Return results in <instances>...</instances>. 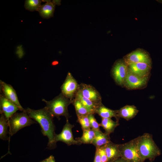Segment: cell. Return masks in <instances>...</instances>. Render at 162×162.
Returning <instances> with one entry per match:
<instances>
[{
  "label": "cell",
  "instance_id": "cell-19",
  "mask_svg": "<svg viewBox=\"0 0 162 162\" xmlns=\"http://www.w3.org/2000/svg\"><path fill=\"white\" fill-rule=\"evenodd\" d=\"M110 141V134L103 133L100 130L95 131V136L92 144L96 148H98L105 145Z\"/></svg>",
  "mask_w": 162,
  "mask_h": 162
},
{
  "label": "cell",
  "instance_id": "cell-25",
  "mask_svg": "<svg viewBox=\"0 0 162 162\" xmlns=\"http://www.w3.org/2000/svg\"><path fill=\"white\" fill-rule=\"evenodd\" d=\"M41 1L39 0H26L25 7L26 9L30 11L38 10L41 6Z\"/></svg>",
  "mask_w": 162,
  "mask_h": 162
},
{
  "label": "cell",
  "instance_id": "cell-17",
  "mask_svg": "<svg viewBox=\"0 0 162 162\" xmlns=\"http://www.w3.org/2000/svg\"><path fill=\"white\" fill-rule=\"evenodd\" d=\"M56 1L47 2L46 4L41 5L38 11L40 15L43 18L48 19L53 16L55 6L57 3Z\"/></svg>",
  "mask_w": 162,
  "mask_h": 162
},
{
  "label": "cell",
  "instance_id": "cell-6",
  "mask_svg": "<svg viewBox=\"0 0 162 162\" xmlns=\"http://www.w3.org/2000/svg\"><path fill=\"white\" fill-rule=\"evenodd\" d=\"M128 71V65L123 59L117 60L111 70L112 77L116 83L123 86Z\"/></svg>",
  "mask_w": 162,
  "mask_h": 162
},
{
  "label": "cell",
  "instance_id": "cell-16",
  "mask_svg": "<svg viewBox=\"0 0 162 162\" xmlns=\"http://www.w3.org/2000/svg\"><path fill=\"white\" fill-rule=\"evenodd\" d=\"M139 111L134 105H126L118 110V116L119 118H123L129 120L134 118Z\"/></svg>",
  "mask_w": 162,
  "mask_h": 162
},
{
  "label": "cell",
  "instance_id": "cell-8",
  "mask_svg": "<svg viewBox=\"0 0 162 162\" xmlns=\"http://www.w3.org/2000/svg\"><path fill=\"white\" fill-rule=\"evenodd\" d=\"M74 126L69 123L68 119H66L65 124L61 132L59 134L54 135V141L56 143L58 141L63 142L68 146L73 145H80V142L74 138L72 129Z\"/></svg>",
  "mask_w": 162,
  "mask_h": 162
},
{
  "label": "cell",
  "instance_id": "cell-3",
  "mask_svg": "<svg viewBox=\"0 0 162 162\" xmlns=\"http://www.w3.org/2000/svg\"><path fill=\"white\" fill-rule=\"evenodd\" d=\"M42 100L45 103V107L53 117L60 119V117L62 116L68 119L69 115L68 107L73 100L66 98L61 93L52 100L47 101L42 99Z\"/></svg>",
  "mask_w": 162,
  "mask_h": 162
},
{
  "label": "cell",
  "instance_id": "cell-29",
  "mask_svg": "<svg viewBox=\"0 0 162 162\" xmlns=\"http://www.w3.org/2000/svg\"><path fill=\"white\" fill-rule=\"evenodd\" d=\"M94 162H101L100 157L97 148H96Z\"/></svg>",
  "mask_w": 162,
  "mask_h": 162
},
{
  "label": "cell",
  "instance_id": "cell-33",
  "mask_svg": "<svg viewBox=\"0 0 162 162\" xmlns=\"http://www.w3.org/2000/svg\"><path fill=\"white\" fill-rule=\"evenodd\" d=\"M158 2L161 4H162V0H158Z\"/></svg>",
  "mask_w": 162,
  "mask_h": 162
},
{
  "label": "cell",
  "instance_id": "cell-4",
  "mask_svg": "<svg viewBox=\"0 0 162 162\" xmlns=\"http://www.w3.org/2000/svg\"><path fill=\"white\" fill-rule=\"evenodd\" d=\"M35 123L26 111L20 113L16 112L8 121L10 136H12L21 129Z\"/></svg>",
  "mask_w": 162,
  "mask_h": 162
},
{
  "label": "cell",
  "instance_id": "cell-9",
  "mask_svg": "<svg viewBox=\"0 0 162 162\" xmlns=\"http://www.w3.org/2000/svg\"><path fill=\"white\" fill-rule=\"evenodd\" d=\"M127 64L133 63H144L151 66L152 60L149 53L145 50L138 48L128 54L123 58Z\"/></svg>",
  "mask_w": 162,
  "mask_h": 162
},
{
  "label": "cell",
  "instance_id": "cell-12",
  "mask_svg": "<svg viewBox=\"0 0 162 162\" xmlns=\"http://www.w3.org/2000/svg\"><path fill=\"white\" fill-rule=\"evenodd\" d=\"M78 91L85 98L98 104H102L100 94L91 85L82 83L80 85Z\"/></svg>",
  "mask_w": 162,
  "mask_h": 162
},
{
  "label": "cell",
  "instance_id": "cell-14",
  "mask_svg": "<svg viewBox=\"0 0 162 162\" xmlns=\"http://www.w3.org/2000/svg\"><path fill=\"white\" fill-rule=\"evenodd\" d=\"M128 70L132 73L142 77H149L151 66L144 63H133L128 64Z\"/></svg>",
  "mask_w": 162,
  "mask_h": 162
},
{
  "label": "cell",
  "instance_id": "cell-28",
  "mask_svg": "<svg viewBox=\"0 0 162 162\" xmlns=\"http://www.w3.org/2000/svg\"><path fill=\"white\" fill-rule=\"evenodd\" d=\"M97 148L100 157L101 162H107L108 158L104 146Z\"/></svg>",
  "mask_w": 162,
  "mask_h": 162
},
{
  "label": "cell",
  "instance_id": "cell-2",
  "mask_svg": "<svg viewBox=\"0 0 162 162\" xmlns=\"http://www.w3.org/2000/svg\"><path fill=\"white\" fill-rule=\"evenodd\" d=\"M136 139L138 149L143 162L147 159L153 161L160 155L161 151L153 140L151 134L144 133Z\"/></svg>",
  "mask_w": 162,
  "mask_h": 162
},
{
  "label": "cell",
  "instance_id": "cell-10",
  "mask_svg": "<svg viewBox=\"0 0 162 162\" xmlns=\"http://www.w3.org/2000/svg\"><path fill=\"white\" fill-rule=\"evenodd\" d=\"M149 77H142L136 75L128 70L124 86L128 89H142L146 87Z\"/></svg>",
  "mask_w": 162,
  "mask_h": 162
},
{
  "label": "cell",
  "instance_id": "cell-20",
  "mask_svg": "<svg viewBox=\"0 0 162 162\" xmlns=\"http://www.w3.org/2000/svg\"><path fill=\"white\" fill-rule=\"evenodd\" d=\"M118 110H113L109 109L102 104L98 108L96 113L98 114L102 118H111L115 117L116 121L118 122L119 118L118 116Z\"/></svg>",
  "mask_w": 162,
  "mask_h": 162
},
{
  "label": "cell",
  "instance_id": "cell-15",
  "mask_svg": "<svg viewBox=\"0 0 162 162\" xmlns=\"http://www.w3.org/2000/svg\"><path fill=\"white\" fill-rule=\"evenodd\" d=\"M104 146L108 158L107 162H112L121 157L119 144L114 143L111 141Z\"/></svg>",
  "mask_w": 162,
  "mask_h": 162
},
{
  "label": "cell",
  "instance_id": "cell-21",
  "mask_svg": "<svg viewBox=\"0 0 162 162\" xmlns=\"http://www.w3.org/2000/svg\"><path fill=\"white\" fill-rule=\"evenodd\" d=\"M99 124L104 130L105 133L110 135L113 132L119 123L118 122H114L110 118H102L101 122Z\"/></svg>",
  "mask_w": 162,
  "mask_h": 162
},
{
  "label": "cell",
  "instance_id": "cell-5",
  "mask_svg": "<svg viewBox=\"0 0 162 162\" xmlns=\"http://www.w3.org/2000/svg\"><path fill=\"white\" fill-rule=\"evenodd\" d=\"M121 157L129 162H144L138 149L136 138L126 143L119 144Z\"/></svg>",
  "mask_w": 162,
  "mask_h": 162
},
{
  "label": "cell",
  "instance_id": "cell-31",
  "mask_svg": "<svg viewBox=\"0 0 162 162\" xmlns=\"http://www.w3.org/2000/svg\"><path fill=\"white\" fill-rule=\"evenodd\" d=\"M112 162H129L122 157L119 158Z\"/></svg>",
  "mask_w": 162,
  "mask_h": 162
},
{
  "label": "cell",
  "instance_id": "cell-18",
  "mask_svg": "<svg viewBox=\"0 0 162 162\" xmlns=\"http://www.w3.org/2000/svg\"><path fill=\"white\" fill-rule=\"evenodd\" d=\"M75 98L80 101L87 109L90 114H94L96 113L98 108L102 104H98L85 98L78 91L76 93Z\"/></svg>",
  "mask_w": 162,
  "mask_h": 162
},
{
  "label": "cell",
  "instance_id": "cell-11",
  "mask_svg": "<svg viewBox=\"0 0 162 162\" xmlns=\"http://www.w3.org/2000/svg\"><path fill=\"white\" fill-rule=\"evenodd\" d=\"M0 86L1 94L17 106L20 110L22 112L25 111V109L20 104L16 92L13 87L1 80L0 81Z\"/></svg>",
  "mask_w": 162,
  "mask_h": 162
},
{
  "label": "cell",
  "instance_id": "cell-1",
  "mask_svg": "<svg viewBox=\"0 0 162 162\" xmlns=\"http://www.w3.org/2000/svg\"><path fill=\"white\" fill-rule=\"evenodd\" d=\"M25 111L31 118L39 124L42 134L48 137L47 148L51 149L55 148L56 143L54 141L55 127L53 121V117L46 107L45 106L37 110L28 107L25 109Z\"/></svg>",
  "mask_w": 162,
  "mask_h": 162
},
{
  "label": "cell",
  "instance_id": "cell-32",
  "mask_svg": "<svg viewBox=\"0 0 162 162\" xmlns=\"http://www.w3.org/2000/svg\"><path fill=\"white\" fill-rule=\"evenodd\" d=\"M57 62L56 61H54V62H53L52 63V64H53V65H55L56 64H57Z\"/></svg>",
  "mask_w": 162,
  "mask_h": 162
},
{
  "label": "cell",
  "instance_id": "cell-13",
  "mask_svg": "<svg viewBox=\"0 0 162 162\" xmlns=\"http://www.w3.org/2000/svg\"><path fill=\"white\" fill-rule=\"evenodd\" d=\"M18 110V107L6 99L2 94L0 95V112L8 121L10 117Z\"/></svg>",
  "mask_w": 162,
  "mask_h": 162
},
{
  "label": "cell",
  "instance_id": "cell-34",
  "mask_svg": "<svg viewBox=\"0 0 162 162\" xmlns=\"http://www.w3.org/2000/svg\"><path fill=\"white\" fill-rule=\"evenodd\" d=\"M40 162H45V161H44V160L41 161Z\"/></svg>",
  "mask_w": 162,
  "mask_h": 162
},
{
  "label": "cell",
  "instance_id": "cell-24",
  "mask_svg": "<svg viewBox=\"0 0 162 162\" xmlns=\"http://www.w3.org/2000/svg\"><path fill=\"white\" fill-rule=\"evenodd\" d=\"M72 103L74 105L77 117L81 116H87L90 114L85 107L77 99L74 98Z\"/></svg>",
  "mask_w": 162,
  "mask_h": 162
},
{
  "label": "cell",
  "instance_id": "cell-7",
  "mask_svg": "<svg viewBox=\"0 0 162 162\" xmlns=\"http://www.w3.org/2000/svg\"><path fill=\"white\" fill-rule=\"evenodd\" d=\"M79 86L71 74L68 72L61 86V93L66 98L73 100L78 90Z\"/></svg>",
  "mask_w": 162,
  "mask_h": 162
},
{
  "label": "cell",
  "instance_id": "cell-26",
  "mask_svg": "<svg viewBox=\"0 0 162 162\" xmlns=\"http://www.w3.org/2000/svg\"><path fill=\"white\" fill-rule=\"evenodd\" d=\"M77 118V121L81 125L83 130L91 128L88 116L78 117Z\"/></svg>",
  "mask_w": 162,
  "mask_h": 162
},
{
  "label": "cell",
  "instance_id": "cell-30",
  "mask_svg": "<svg viewBox=\"0 0 162 162\" xmlns=\"http://www.w3.org/2000/svg\"><path fill=\"white\" fill-rule=\"evenodd\" d=\"M44 160L45 162H55L54 158L52 155H50Z\"/></svg>",
  "mask_w": 162,
  "mask_h": 162
},
{
  "label": "cell",
  "instance_id": "cell-22",
  "mask_svg": "<svg viewBox=\"0 0 162 162\" xmlns=\"http://www.w3.org/2000/svg\"><path fill=\"white\" fill-rule=\"evenodd\" d=\"M95 134V131L90 128L83 130L81 137L76 138L75 140L81 144H92Z\"/></svg>",
  "mask_w": 162,
  "mask_h": 162
},
{
  "label": "cell",
  "instance_id": "cell-23",
  "mask_svg": "<svg viewBox=\"0 0 162 162\" xmlns=\"http://www.w3.org/2000/svg\"><path fill=\"white\" fill-rule=\"evenodd\" d=\"M9 127L8 121L3 114H1L0 117V138L3 140H8L7 136Z\"/></svg>",
  "mask_w": 162,
  "mask_h": 162
},
{
  "label": "cell",
  "instance_id": "cell-27",
  "mask_svg": "<svg viewBox=\"0 0 162 162\" xmlns=\"http://www.w3.org/2000/svg\"><path fill=\"white\" fill-rule=\"evenodd\" d=\"M88 117L89 119L91 128L95 131L100 130V124L95 118L94 114H90L88 116Z\"/></svg>",
  "mask_w": 162,
  "mask_h": 162
}]
</instances>
